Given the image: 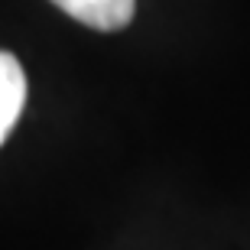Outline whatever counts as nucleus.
Here are the masks:
<instances>
[{
  "label": "nucleus",
  "mask_w": 250,
  "mask_h": 250,
  "mask_svg": "<svg viewBox=\"0 0 250 250\" xmlns=\"http://www.w3.org/2000/svg\"><path fill=\"white\" fill-rule=\"evenodd\" d=\"M26 104V75L10 52H0V143L10 137Z\"/></svg>",
  "instance_id": "f03ea898"
},
{
  "label": "nucleus",
  "mask_w": 250,
  "mask_h": 250,
  "mask_svg": "<svg viewBox=\"0 0 250 250\" xmlns=\"http://www.w3.org/2000/svg\"><path fill=\"white\" fill-rule=\"evenodd\" d=\"M52 3L65 10L68 17H75L78 23L91 29H104V33L124 29L137 10V0H52Z\"/></svg>",
  "instance_id": "f257e3e1"
}]
</instances>
